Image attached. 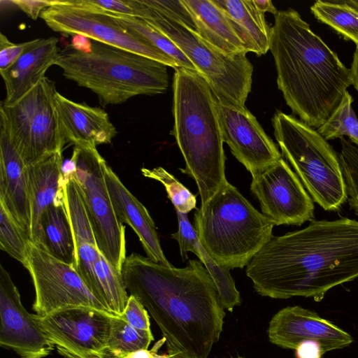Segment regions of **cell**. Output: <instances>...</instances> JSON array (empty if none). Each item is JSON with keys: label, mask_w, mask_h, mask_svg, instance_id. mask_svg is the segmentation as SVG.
I'll use <instances>...</instances> for the list:
<instances>
[{"label": "cell", "mask_w": 358, "mask_h": 358, "mask_svg": "<svg viewBox=\"0 0 358 358\" xmlns=\"http://www.w3.org/2000/svg\"><path fill=\"white\" fill-rule=\"evenodd\" d=\"M122 277L159 327L168 358H208L225 316L217 288L200 260L167 266L132 252Z\"/></svg>", "instance_id": "6da1fadb"}, {"label": "cell", "mask_w": 358, "mask_h": 358, "mask_svg": "<svg viewBox=\"0 0 358 358\" xmlns=\"http://www.w3.org/2000/svg\"><path fill=\"white\" fill-rule=\"evenodd\" d=\"M263 296L313 298L358 278V220H313L299 230L272 236L246 268Z\"/></svg>", "instance_id": "7a4b0ae2"}, {"label": "cell", "mask_w": 358, "mask_h": 358, "mask_svg": "<svg viewBox=\"0 0 358 358\" xmlns=\"http://www.w3.org/2000/svg\"><path fill=\"white\" fill-rule=\"evenodd\" d=\"M269 50L287 105L301 121L317 129L352 85L350 69L292 8L275 15Z\"/></svg>", "instance_id": "3957f363"}, {"label": "cell", "mask_w": 358, "mask_h": 358, "mask_svg": "<svg viewBox=\"0 0 358 358\" xmlns=\"http://www.w3.org/2000/svg\"><path fill=\"white\" fill-rule=\"evenodd\" d=\"M173 94L171 134L185 159L180 171L196 182L203 206L227 182L217 100L206 80L185 68L175 69Z\"/></svg>", "instance_id": "277c9868"}, {"label": "cell", "mask_w": 358, "mask_h": 358, "mask_svg": "<svg viewBox=\"0 0 358 358\" xmlns=\"http://www.w3.org/2000/svg\"><path fill=\"white\" fill-rule=\"evenodd\" d=\"M55 65L66 79L95 93L103 106L138 95L162 94L169 87L165 64L94 41L90 52L66 46Z\"/></svg>", "instance_id": "5b68a950"}, {"label": "cell", "mask_w": 358, "mask_h": 358, "mask_svg": "<svg viewBox=\"0 0 358 358\" xmlns=\"http://www.w3.org/2000/svg\"><path fill=\"white\" fill-rule=\"evenodd\" d=\"M194 224L201 245L228 270L247 266L272 238L275 226L228 181L196 209Z\"/></svg>", "instance_id": "8992f818"}, {"label": "cell", "mask_w": 358, "mask_h": 358, "mask_svg": "<svg viewBox=\"0 0 358 358\" xmlns=\"http://www.w3.org/2000/svg\"><path fill=\"white\" fill-rule=\"evenodd\" d=\"M272 125L282 155L313 200L326 211H338L348 201L338 153L317 129L281 111Z\"/></svg>", "instance_id": "52a82bcc"}, {"label": "cell", "mask_w": 358, "mask_h": 358, "mask_svg": "<svg viewBox=\"0 0 358 358\" xmlns=\"http://www.w3.org/2000/svg\"><path fill=\"white\" fill-rule=\"evenodd\" d=\"M134 17L145 20L171 39L206 80L217 100L245 106L251 91L253 66L246 53L228 56L213 47L195 31L159 15L143 0H129Z\"/></svg>", "instance_id": "ba28073f"}, {"label": "cell", "mask_w": 358, "mask_h": 358, "mask_svg": "<svg viewBox=\"0 0 358 358\" xmlns=\"http://www.w3.org/2000/svg\"><path fill=\"white\" fill-rule=\"evenodd\" d=\"M53 80L45 76L33 89L10 106L0 107V124L26 166L62 151L66 145L55 106Z\"/></svg>", "instance_id": "9c48e42d"}, {"label": "cell", "mask_w": 358, "mask_h": 358, "mask_svg": "<svg viewBox=\"0 0 358 358\" xmlns=\"http://www.w3.org/2000/svg\"><path fill=\"white\" fill-rule=\"evenodd\" d=\"M71 159L63 173L71 172L79 184L99 250L121 273L127 257L124 227L117 217L107 187V164L96 147L89 145H74Z\"/></svg>", "instance_id": "30bf717a"}, {"label": "cell", "mask_w": 358, "mask_h": 358, "mask_svg": "<svg viewBox=\"0 0 358 358\" xmlns=\"http://www.w3.org/2000/svg\"><path fill=\"white\" fill-rule=\"evenodd\" d=\"M40 17L52 31L81 35L162 62L173 69L176 61L145 38L125 28L114 16L84 4L81 0H52Z\"/></svg>", "instance_id": "8fae6325"}, {"label": "cell", "mask_w": 358, "mask_h": 358, "mask_svg": "<svg viewBox=\"0 0 358 358\" xmlns=\"http://www.w3.org/2000/svg\"><path fill=\"white\" fill-rule=\"evenodd\" d=\"M24 267L34 287L32 309L36 315L45 316L80 306L107 311L73 266L56 259L31 241L29 243Z\"/></svg>", "instance_id": "7c38bea8"}, {"label": "cell", "mask_w": 358, "mask_h": 358, "mask_svg": "<svg viewBox=\"0 0 358 358\" xmlns=\"http://www.w3.org/2000/svg\"><path fill=\"white\" fill-rule=\"evenodd\" d=\"M49 342L65 358H102L113 314L92 307H72L45 316L33 314Z\"/></svg>", "instance_id": "4fadbf2b"}, {"label": "cell", "mask_w": 358, "mask_h": 358, "mask_svg": "<svg viewBox=\"0 0 358 358\" xmlns=\"http://www.w3.org/2000/svg\"><path fill=\"white\" fill-rule=\"evenodd\" d=\"M252 177L250 191L274 225L301 226L315 220L313 200L283 158Z\"/></svg>", "instance_id": "5bb4252c"}, {"label": "cell", "mask_w": 358, "mask_h": 358, "mask_svg": "<svg viewBox=\"0 0 358 358\" xmlns=\"http://www.w3.org/2000/svg\"><path fill=\"white\" fill-rule=\"evenodd\" d=\"M64 193L76 242V270L92 294L99 299L119 285L121 273L99 250L78 183L75 180H69L64 185Z\"/></svg>", "instance_id": "9a60e30c"}, {"label": "cell", "mask_w": 358, "mask_h": 358, "mask_svg": "<svg viewBox=\"0 0 358 358\" xmlns=\"http://www.w3.org/2000/svg\"><path fill=\"white\" fill-rule=\"evenodd\" d=\"M217 106L224 143L252 176L282 158L277 145L245 106L218 100Z\"/></svg>", "instance_id": "2e32d148"}, {"label": "cell", "mask_w": 358, "mask_h": 358, "mask_svg": "<svg viewBox=\"0 0 358 358\" xmlns=\"http://www.w3.org/2000/svg\"><path fill=\"white\" fill-rule=\"evenodd\" d=\"M0 345L20 358H44L55 348L24 307L18 289L0 265Z\"/></svg>", "instance_id": "e0dca14e"}, {"label": "cell", "mask_w": 358, "mask_h": 358, "mask_svg": "<svg viewBox=\"0 0 358 358\" xmlns=\"http://www.w3.org/2000/svg\"><path fill=\"white\" fill-rule=\"evenodd\" d=\"M268 335L271 343L287 349L295 350L303 341H316L324 353L353 342L347 331L299 306H287L275 313L269 322Z\"/></svg>", "instance_id": "ac0fdd59"}, {"label": "cell", "mask_w": 358, "mask_h": 358, "mask_svg": "<svg viewBox=\"0 0 358 358\" xmlns=\"http://www.w3.org/2000/svg\"><path fill=\"white\" fill-rule=\"evenodd\" d=\"M55 106L60 132L65 143L96 147L109 144L117 134L116 128L102 108L75 102L58 92Z\"/></svg>", "instance_id": "d6986e66"}, {"label": "cell", "mask_w": 358, "mask_h": 358, "mask_svg": "<svg viewBox=\"0 0 358 358\" xmlns=\"http://www.w3.org/2000/svg\"><path fill=\"white\" fill-rule=\"evenodd\" d=\"M0 203L30 240L31 206L27 169L0 124Z\"/></svg>", "instance_id": "ffe728a7"}, {"label": "cell", "mask_w": 358, "mask_h": 358, "mask_svg": "<svg viewBox=\"0 0 358 358\" xmlns=\"http://www.w3.org/2000/svg\"><path fill=\"white\" fill-rule=\"evenodd\" d=\"M105 178L117 219L134 231L147 257L167 266H173L163 252L155 224L147 208L124 185L108 164Z\"/></svg>", "instance_id": "44dd1931"}, {"label": "cell", "mask_w": 358, "mask_h": 358, "mask_svg": "<svg viewBox=\"0 0 358 358\" xmlns=\"http://www.w3.org/2000/svg\"><path fill=\"white\" fill-rule=\"evenodd\" d=\"M59 52L56 37L36 38L34 45L11 66L0 71L6 88V98L1 103L10 106L33 89L48 69L56 64Z\"/></svg>", "instance_id": "7402d4cb"}, {"label": "cell", "mask_w": 358, "mask_h": 358, "mask_svg": "<svg viewBox=\"0 0 358 358\" xmlns=\"http://www.w3.org/2000/svg\"><path fill=\"white\" fill-rule=\"evenodd\" d=\"M62 151L52 153L27 166L31 206L30 241L38 246L43 213L54 202L64 197Z\"/></svg>", "instance_id": "603a6c76"}, {"label": "cell", "mask_w": 358, "mask_h": 358, "mask_svg": "<svg viewBox=\"0 0 358 358\" xmlns=\"http://www.w3.org/2000/svg\"><path fill=\"white\" fill-rule=\"evenodd\" d=\"M190 15L196 33L228 56L246 53L245 44L230 20L213 0H181Z\"/></svg>", "instance_id": "cb8c5ba5"}, {"label": "cell", "mask_w": 358, "mask_h": 358, "mask_svg": "<svg viewBox=\"0 0 358 358\" xmlns=\"http://www.w3.org/2000/svg\"><path fill=\"white\" fill-rule=\"evenodd\" d=\"M178 230L171 234L178 243L183 261L187 252L194 253L212 277L220 294L223 308L232 312L241 303L240 293L229 270L219 266L201 245L194 227L190 223L187 214L176 211Z\"/></svg>", "instance_id": "d4e9b609"}, {"label": "cell", "mask_w": 358, "mask_h": 358, "mask_svg": "<svg viewBox=\"0 0 358 358\" xmlns=\"http://www.w3.org/2000/svg\"><path fill=\"white\" fill-rule=\"evenodd\" d=\"M230 20L248 52L265 55L270 48L271 27L252 0H213Z\"/></svg>", "instance_id": "484cf974"}, {"label": "cell", "mask_w": 358, "mask_h": 358, "mask_svg": "<svg viewBox=\"0 0 358 358\" xmlns=\"http://www.w3.org/2000/svg\"><path fill=\"white\" fill-rule=\"evenodd\" d=\"M38 247L76 268V242L64 197L54 202L43 213Z\"/></svg>", "instance_id": "4316f807"}, {"label": "cell", "mask_w": 358, "mask_h": 358, "mask_svg": "<svg viewBox=\"0 0 358 358\" xmlns=\"http://www.w3.org/2000/svg\"><path fill=\"white\" fill-rule=\"evenodd\" d=\"M315 18L358 46V11L343 0L315 1L310 7Z\"/></svg>", "instance_id": "83f0119b"}, {"label": "cell", "mask_w": 358, "mask_h": 358, "mask_svg": "<svg viewBox=\"0 0 358 358\" xmlns=\"http://www.w3.org/2000/svg\"><path fill=\"white\" fill-rule=\"evenodd\" d=\"M153 341L151 330L136 329L122 316L113 315L107 345L102 358H114L138 350L148 349Z\"/></svg>", "instance_id": "f1b7e54d"}, {"label": "cell", "mask_w": 358, "mask_h": 358, "mask_svg": "<svg viewBox=\"0 0 358 358\" xmlns=\"http://www.w3.org/2000/svg\"><path fill=\"white\" fill-rule=\"evenodd\" d=\"M110 14L114 16L128 30L145 38L169 57L173 58L178 63L179 68L196 71L190 60L171 39L145 20L134 16Z\"/></svg>", "instance_id": "f546056e"}, {"label": "cell", "mask_w": 358, "mask_h": 358, "mask_svg": "<svg viewBox=\"0 0 358 358\" xmlns=\"http://www.w3.org/2000/svg\"><path fill=\"white\" fill-rule=\"evenodd\" d=\"M352 102L353 99L347 90L337 108L317 129L327 141L346 136L358 146V118L352 108Z\"/></svg>", "instance_id": "4dcf8cb0"}, {"label": "cell", "mask_w": 358, "mask_h": 358, "mask_svg": "<svg viewBox=\"0 0 358 358\" xmlns=\"http://www.w3.org/2000/svg\"><path fill=\"white\" fill-rule=\"evenodd\" d=\"M31 241L20 226L0 203V248L24 266Z\"/></svg>", "instance_id": "1f68e13d"}, {"label": "cell", "mask_w": 358, "mask_h": 358, "mask_svg": "<svg viewBox=\"0 0 358 358\" xmlns=\"http://www.w3.org/2000/svg\"><path fill=\"white\" fill-rule=\"evenodd\" d=\"M143 176L161 182L174 206L176 210L187 214L196 208V198L186 187L179 182L172 174L161 166L149 169L142 168Z\"/></svg>", "instance_id": "d6a6232c"}, {"label": "cell", "mask_w": 358, "mask_h": 358, "mask_svg": "<svg viewBox=\"0 0 358 358\" xmlns=\"http://www.w3.org/2000/svg\"><path fill=\"white\" fill-rule=\"evenodd\" d=\"M338 155L346 186L348 201L350 209L358 215V146L344 137L341 138Z\"/></svg>", "instance_id": "836d02e7"}, {"label": "cell", "mask_w": 358, "mask_h": 358, "mask_svg": "<svg viewBox=\"0 0 358 358\" xmlns=\"http://www.w3.org/2000/svg\"><path fill=\"white\" fill-rule=\"evenodd\" d=\"M153 10L164 17L195 29L194 22L181 0H143Z\"/></svg>", "instance_id": "e575fe53"}, {"label": "cell", "mask_w": 358, "mask_h": 358, "mask_svg": "<svg viewBox=\"0 0 358 358\" xmlns=\"http://www.w3.org/2000/svg\"><path fill=\"white\" fill-rule=\"evenodd\" d=\"M36 38L22 43L11 42L6 35L0 33V71L11 66L24 52L36 43Z\"/></svg>", "instance_id": "d590c367"}, {"label": "cell", "mask_w": 358, "mask_h": 358, "mask_svg": "<svg viewBox=\"0 0 358 358\" xmlns=\"http://www.w3.org/2000/svg\"><path fill=\"white\" fill-rule=\"evenodd\" d=\"M120 316L136 329L151 330L148 312L134 296L129 295L123 313Z\"/></svg>", "instance_id": "8d00e7d4"}, {"label": "cell", "mask_w": 358, "mask_h": 358, "mask_svg": "<svg viewBox=\"0 0 358 358\" xmlns=\"http://www.w3.org/2000/svg\"><path fill=\"white\" fill-rule=\"evenodd\" d=\"M96 10L119 15L134 16L129 0H81Z\"/></svg>", "instance_id": "74e56055"}, {"label": "cell", "mask_w": 358, "mask_h": 358, "mask_svg": "<svg viewBox=\"0 0 358 358\" xmlns=\"http://www.w3.org/2000/svg\"><path fill=\"white\" fill-rule=\"evenodd\" d=\"M10 2L17 6L30 18L36 20L45 9L52 5V0H14Z\"/></svg>", "instance_id": "f35d334b"}, {"label": "cell", "mask_w": 358, "mask_h": 358, "mask_svg": "<svg viewBox=\"0 0 358 358\" xmlns=\"http://www.w3.org/2000/svg\"><path fill=\"white\" fill-rule=\"evenodd\" d=\"M295 350L296 358H322L324 354L321 344L313 340L301 342Z\"/></svg>", "instance_id": "ab89813d"}, {"label": "cell", "mask_w": 358, "mask_h": 358, "mask_svg": "<svg viewBox=\"0 0 358 358\" xmlns=\"http://www.w3.org/2000/svg\"><path fill=\"white\" fill-rule=\"evenodd\" d=\"M165 343V338L158 341L151 350L141 349L131 352L123 354L114 358H168L167 353L160 355L158 353L159 348Z\"/></svg>", "instance_id": "60d3db41"}, {"label": "cell", "mask_w": 358, "mask_h": 358, "mask_svg": "<svg viewBox=\"0 0 358 358\" xmlns=\"http://www.w3.org/2000/svg\"><path fill=\"white\" fill-rule=\"evenodd\" d=\"M92 41L84 36L73 35L71 46L77 51L90 52L92 50Z\"/></svg>", "instance_id": "b9f144b4"}, {"label": "cell", "mask_w": 358, "mask_h": 358, "mask_svg": "<svg viewBox=\"0 0 358 358\" xmlns=\"http://www.w3.org/2000/svg\"><path fill=\"white\" fill-rule=\"evenodd\" d=\"M252 3L255 8L264 14L268 12L275 15L278 11L270 0H252Z\"/></svg>", "instance_id": "7bdbcfd3"}, {"label": "cell", "mask_w": 358, "mask_h": 358, "mask_svg": "<svg viewBox=\"0 0 358 358\" xmlns=\"http://www.w3.org/2000/svg\"><path fill=\"white\" fill-rule=\"evenodd\" d=\"M352 85L358 92V46L354 53L352 62L351 64Z\"/></svg>", "instance_id": "ee69618b"}, {"label": "cell", "mask_w": 358, "mask_h": 358, "mask_svg": "<svg viewBox=\"0 0 358 358\" xmlns=\"http://www.w3.org/2000/svg\"><path fill=\"white\" fill-rule=\"evenodd\" d=\"M343 2L358 11V0H343Z\"/></svg>", "instance_id": "f6af8a7d"}, {"label": "cell", "mask_w": 358, "mask_h": 358, "mask_svg": "<svg viewBox=\"0 0 358 358\" xmlns=\"http://www.w3.org/2000/svg\"><path fill=\"white\" fill-rule=\"evenodd\" d=\"M238 358H243V357H238Z\"/></svg>", "instance_id": "bcb514c9"}]
</instances>
